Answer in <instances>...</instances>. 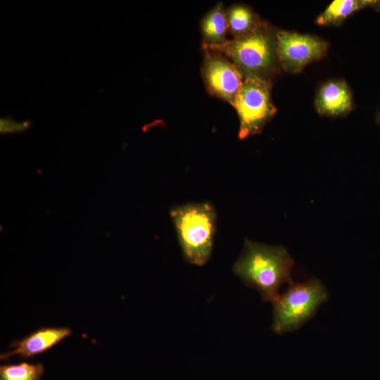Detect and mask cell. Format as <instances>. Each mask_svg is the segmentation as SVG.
I'll list each match as a JSON object with an SVG mask.
<instances>
[{"label":"cell","instance_id":"8fae6325","mask_svg":"<svg viewBox=\"0 0 380 380\" xmlns=\"http://www.w3.org/2000/svg\"><path fill=\"white\" fill-rule=\"evenodd\" d=\"M367 7L379 10L380 0H335L318 16L316 23L338 26L352 13Z\"/></svg>","mask_w":380,"mask_h":380},{"label":"cell","instance_id":"52a82bcc","mask_svg":"<svg viewBox=\"0 0 380 380\" xmlns=\"http://www.w3.org/2000/svg\"><path fill=\"white\" fill-rule=\"evenodd\" d=\"M328 44L312 35L286 31L277 32V53L280 67L298 73L309 63L326 55Z\"/></svg>","mask_w":380,"mask_h":380},{"label":"cell","instance_id":"277c9868","mask_svg":"<svg viewBox=\"0 0 380 380\" xmlns=\"http://www.w3.org/2000/svg\"><path fill=\"white\" fill-rule=\"evenodd\" d=\"M329 293L316 278L289 284L287 291L273 303L272 329L277 334L293 331L311 319Z\"/></svg>","mask_w":380,"mask_h":380},{"label":"cell","instance_id":"ba28073f","mask_svg":"<svg viewBox=\"0 0 380 380\" xmlns=\"http://www.w3.org/2000/svg\"><path fill=\"white\" fill-rule=\"evenodd\" d=\"M72 334L68 327H42L20 340L13 341L8 352L1 353V360H6L12 356L18 355L27 359L42 354L59 343Z\"/></svg>","mask_w":380,"mask_h":380},{"label":"cell","instance_id":"7c38bea8","mask_svg":"<svg viewBox=\"0 0 380 380\" xmlns=\"http://www.w3.org/2000/svg\"><path fill=\"white\" fill-rule=\"evenodd\" d=\"M228 32L232 39L241 37L253 32L262 23L259 15L251 8L236 4L225 10Z\"/></svg>","mask_w":380,"mask_h":380},{"label":"cell","instance_id":"9c48e42d","mask_svg":"<svg viewBox=\"0 0 380 380\" xmlns=\"http://www.w3.org/2000/svg\"><path fill=\"white\" fill-rule=\"evenodd\" d=\"M317 112L324 115L339 116L348 114L353 108L352 94L343 80H333L320 88L315 100Z\"/></svg>","mask_w":380,"mask_h":380},{"label":"cell","instance_id":"8992f818","mask_svg":"<svg viewBox=\"0 0 380 380\" xmlns=\"http://www.w3.org/2000/svg\"><path fill=\"white\" fill-rule=\"evenodd\" d=\"M202 48L201 75L208 93L234 106L243 77L224 53L207 46Z\"/></svg>","mask_w":380,"mask_h":380},{"label":"cell","instance_id":"4fadbf2b","mask_svg":"<svg viewBox=\"0 0 380 380\" xmlns=\"http://www.w3.org/2000/svg\"><path fill=\"white\" fill-rule=\"evenodd\" d=\"M44 369L42 364L21 362L0 367V380H41Z\"/></svg>","mask_w":380,"mask_h":380},{"label":"cell","instance_id":"5b68a950","mask_svg":"<svg viewBox=\"0 0 380 380\" xmlns=\"http://www.w3.org/2000/svg\"><path fill=\"white\" fill-rule=\"evenodd\" d=\"M271 88L270 82L243 79L234 104L239 118L240 139L260 133L277 112L272 101Z\"/></svg>","mask_w":380,"mask_h":380},{"label":"cell","instance_id":"5bb4252c","mask_svg":"<svg viewBox=\"0 0 380 380\" xmlns=\"http://www.w3.org/2000/svg\"><path fill=\"white\" fill-rule=\"evenodd\" d=\"M31 121L17 122L9 115L0 119V132L3 134L23 132L30 127Z\"/></svg>","mask_w":380,"mask_h":380},{"label":"cell","instance_id":"9a60e30c","mask_svg":"<svg viewBox=\"0 0 380 380\" xmlns=\"http://www.w3.org/2000/svg\"><path fill=\"white\" fill-rule=\"evenodd\" d=\"M377 122L379 124H380V113L378 115V117H377Z\"/></svg>","mask_w":380,"mask_h":380},{"label":"cell","instance_id":"30bf717a","mask_svg":"<svg viewBox=\"0 0 380 380\" xmlns=\"http://www.w3.org/2000/svg\"><path fill=\"white\" fill-rule=\"evenodd\" d=\"M203 45L217 46L226 43L228 39V24L222 3L215 5L202 19L201 23Z\"/></svg>","mask_w":380,"mask_h":380},{"label":"cell","instance_id":"3957f363","mask_svg":"<svg viewBox=\"0 0 380 380\" xmlns=\"http://www.w3.org/2000/svg\"><path fill=\"white\" fill-rule=\"evenodd\" d=\"M184 259L201 266L210 258L215 232L216 214L208 202L189 203L170 211Z\"/></svg>","mask_w":380,"mask_h":380},{"label":"cell","instance_id":"7a4b0ae2","mask_svg":"<svg viewBox=\"0 0 380 380\" xmlns=\"http://www.w3.org/2000/svg\"><path fill=\"white\" fill-rule=\"evenodd\" d=\"M277 32L274 27L262 20L248 34L228 39L220 46L207 47L227 56L243 78L272 82L281 69L277 53Z\"/></svg>","mask_w":380,"mask_h":380},{"label":"cell","instance_id":"6da1fadb","mask_svg":"<svg viewBox=\"0 0 380 380\" xmlns=\"http://www.w3.org/2000/svg\"><path fill=\"white\" fill-rule=\"evenodd\" d=\"M294 261L281 246H268L245 239L242 253L233 266L234 274L258 291L264 301L274 303L280 286L292 282Z\"/></svg>","mask_w":380,"mask_h":380}]
</instances>
